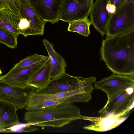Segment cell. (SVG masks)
Segmentation results:
<instances>
[{
  "instance_id": "7402d4cb",
  "label": "cell",
  "mask_w": 134,
  "mask_h": 134,
  "mask_svg": "<svg viewBox=\"0 0 134 134\" xmlns=\"http://www.w3.org/2000/svg\"><path fill=\"white\" fill-rule=\"evenodd\" d=\"M22 0H0V7H5L19 14Z\"/></svg>"
},
{
  "instance_id": "30bf717a",
  "label": "cell",
  "mask_w": 134,
  "mask_h": 134,
  "mask_svg": "<svg viewBox=\"0 0 134 134\" xmlns=\"http://www.w3.org/2000/svg\"><path fill=\"white\" fill-rule=\"evenodd\" d=\"M48 57L31 65L21 68L12 69L4 75L0 77V80L10 85L24 88L33 75L47 61Z\"/></svg>"
},
{
  "instance_id": "4fadbf2b",
  "label": "cell",
  "mask_w": 134,
  "mask_h": 134,
  "mask_svg": "<svg viewBox=\"0 0 134 134\" xmlns=\"http://www.w3.org/2000/svg\"><path fill=\"white\" fill-rule=\"evenodd\" d=\"M109 0H96L90 13L91 24L103 36L106 35L110 16L106 9Z\"/></svg>"
},
{
  "instance_id": "ac0fdd59",
  "label": "cell",
  "mask_w": 134,
  "mask_h": 134,
  "mask_svg": "<svg viewBox=\"0 0 134 134\" xmlns=\"http://www.w3.org/2000/svg\"><path fill=\"white\" fill-rule=\"evenodd\" d=\"M68 23V30L69 31L77 32L86 37L90 34V26L91 24L88 17Z\"/></svg>"
},
{
  "instance_id": "d6986e66",
  "label": "cell",
  "mask_w": 134,
  "mask_h": 134,
  "mask_svg": "<svg viewBox=\"0 0 134 134\" xmlns=\"http://www.w3.org/2000/svg\"><path fill=\"white\" fill-rule=\"evenodd\" d=\"M18 37L14 33L0 26V43L14 49L17 46Z\"/></svg>"
},
{
  "instance_id": "44dd1931",
  "label": "cell",
  "mask_w": 134,
  "mask_h": 134,
  "mask_svg": "<svg viewBox=\"0 0 134 134\" xmlns=\"http://www.w3.org/2000/svg\"><path fill=\"white\" fill-rule=\"evenodd\" d=\"M38 130L33 127L31 124L27 122L22 123L20 122L11 126L0 130V132H26L34 131Z\"/></svg>"
},
{
  "instance_id": "d4e9b609",
  "label": "cell",
  "mask_w": 134,
  "mask_h": 134,
  "mask_svg": "<svg viewBox=\"0 0 134 134\" xmlns=\"http://www.w3.org/2000/svg\"><path fill=\"white\" fill-rule=\"evenodd\" d=\"M2 71L1 69H0V76L1 75V74H2Z\"/></svg>"
},
{
  "instance_id": "8992f818",
  "label": "cell",
  "mask_w": 134,
  "mask_h": 134,
  "mask_svg": "<svg viewBox=\"0 0 134 134\" xmlns=\"http://www.w3.org/2000/svg\"><path fill=\"white\" fill-rule=\"evenodd\" d=\"M134 29V1L129 0L119 11L110 15L106 37L114 36Z\"/></svg>"
},
{
  "instance_id": "6da1fadb",
  "label": "cell",
  "mask_w": 134,
  "mask_h": 134,
  "mask_svg": "<svg viewBox=\"0 0 134 134\" xmlns=\"http://www.w3.org/2000/svg\"><path fill=\"white\" fill-rule=\"evenodd\" d=\"M101 59L113 74L134 75V29L106 37L100 50Z\"/></svg>"
},
{
  "instance_id": "5bb4252c",
  "label": "cell",
  "mask_w": 134,
  "mask_h": 134,
  "mask_svg": "<svg viewBox=\"0 0 134 134\" xmlns=\"http://www.w3.org/2000/svg\"><path fill=\"white\" fill-rule=\"evenodd\" d=\"M43 43L48 52L50 63L51 79H53L65 72L67 64L64 59L54 50L53 44L46 39L43 40Z\"/></svg>"
},
{
  "instance_id": "9a60e30c",
  "label": "cell",
  "mask_w": 134,
  "mask_h": 134,
  "mask_svg": "<svg viewBox=\"0 0 134 134\" xmlns=\"http://www.w3.org/2000/svg\"><path fill=\"white\" fill-rule=\"evenodd\" d=\"M14 105L0 101V130L19 122Z\"/></svg>"
},
{
  "instance_id": "3957f363",
  "label": "cell",
  "mask_w": 134,
  "mask_h": 134,
  "mask_svg": "<svg viewBox=\"0 0 134 134\" xmlns=\"http://www.w3.org/2000/svg\"><path fill=\"white\" fill-rule=\"evenodd\" d=\"M91 86L69 91L46 94L35 92L31 95L25 107L27 111L75 102L86 103L92 99Z\"/></svg>"
},
{
  "instance_id": "cb8c5ba5",
  "label": "cell",
  "mask_w": 134,
  "mask_h": 134,
  "mask_svg": "<svg viewBox=\"0 0 134 134\" xmlns=\"http://www.w3.org/2000/svg\"><path fill=\"white\" fill-rule=\"evenodd\" d=\"M106 9L110 15L113 14L115 12L116 9L115 6L109 2L107 5Z\"/></svg>"
},
{
  "instance_id": "277c9868",
  "label": "cell",
  "mask_w": 134,
  "mask_h": 134,
  "mask_svg": "<svg viewBox=\"0 0 134 134\" xmlns=\"http://www.w3.org/2000/svg\"><path fill=\"white\" fill-rule=\"evenodd\" d=\"M96 81L94 76L87 77L71 76L65 72L51 79L43 88L35 90V92L46 94L65 92L92 86Z\"/></svg>"
},
{
  "instance_id": "9c48e42d",
  "label": "cell",
  "mask_w": 134,
  "mask_h": 134,
  "mask_svg": "<svg viewBox=\"0 0 134 134\" xmlns=\"http://www.w3.org/2000/svg\"><path fill=\"white\" fill-rule=\"evenodd\" d=\"M93 0H63L59 20L68 23L88 17Z\"/></svg>"
},
{
  "instance_id": "7c38bea8",
  "label": "cell",
  "mask_w": 134,
  "mask_h": 134,
  "mask_svg": "<svg viewBox=\"0 0 134 134\" xmlns=\"http://www.w3.org/2000/svg\"><path fill=\"white\" fill-rule=\"evenodd\" d=\"M63 0H29L40 18L52 24L58 23Z\"/></svg>"
},
{
  "instance_id": "e0dca14e",
  "label": "cell",
  "mask_w": 134,
  "mask_h": 134,
  "mask_svg": "<svg viewBox=\"0 0 134 134\" xmlns=\"http://www.w3.org/2000/svg\"><path fill=\"white\" fill-rule=\"evenodd\" d=\"M51 66L49 59L33 75L28 81L27 85L35 90L43 88L47 85L51 79Z\"/></svg>"
},
{
  "instance_id": "5b68a950",
  "label": "cell",
  "mask_w": 134,
  "mask_h": 134,
  "mask_svg": "<svg viewBox=\"0 0 134 134\" xmlns=\"http://www.w3.org/2000/svg\"><path fill=\"white\" fill-rule=\"evenodd\" d=\"M134 88H128L108 99L99 111L100 116L121 118L128 114L134 106Z\"/></svg>"
},
{
  "instance_id": "ba28073f",
  "label": "cell",
  "mask_w": 134,
  "mask_h": 134,
  "mask_svg": "<svg viewBox=\"0 0 134 134\" xmlns=\"http://www.w3.org/2000/svg\"><path fill=\"white\" fill-rule=\"evenodd\" d=\"M35 88L27 86L21 88L0 80V101L11 104L17 110L24 108Z\"/></svg>"
},
{
  "instance_id": "7a4b0ae2",
  "label": "cell",
  "mask_w": 134,
  "mask_h": 134,
  "mask_svg": "<svg viewBox=\"0 0 134 134\" xmlns=\"http://www.w3.org/2000/svg\"><path fill=\"white\" fill-rule=\"evenodd\" d=\"M83 116L79 107L72 103L27 111L24 119L35 126L60 128L83 120Z\"/></svg>"
},
{
  "instance_id": "ffe728a7",
  "label": "cell",
  "mask_w": 134,
  "mask_h": 134,
  "mask_svg": "<svg viewBox=\"0 0 134 134\" xmlns=\"http://www.w3.org/2000/svg\"><path fill=\"white\" fill-rule=\"evenodd\" d=\"M48 56L34 54L28 56L14 65L12 69L28 66L38 63L47 58Z\"/></svg>"
},
{
  "instance_id": "603a6c76",
  "label": "cell",
  "mask_w": 134,
  "mask_h": 134,
  "mask_svg": "<svg viewBox=\"0 0 134 134\" xmlns=\"http://www.w3.org/2000/svg\"><path fill=\"white\" fill-rule=\"evenodd\" d=\"M129 0H109L108 2L116 7L115 13L121 9Z\"/></svg>"
},
{
  "instance_id": "2e32d148",
  "label": "cell",
  "mask_w": 134,
  "mask_h": 134,
  "mask_svg": "<svg viewBox=\"0 0 134 134\" xmlns=\"http://www.w3.org/2000/svg\"><path fill=\"white\" fill-rule=\"evenodd\" d=\"M21 18L19 14L5 7H0V26L14 33L20 35L18 25Z\"/></svg>"
},
{
  "instance_id": "52a82bcc",
  "label": "cell",
  "mask_w": 134,
  "mask_h": 134,
  "mask_svg": "<svg viewBox=\"0 0 134 134\" xmlns=\"http://www.w3.org/2000/svg\"><path fill=\"white\" fill-rule=\"evenodd\" d=\"M94 84V88L103 91L108 99L128 88H134V75L113 74Z\"/></svg>"
},
{
  "instance_id": "8fae6325",
  "label": "cell",
  "mask_w": 134,
  "mask_h": 134,
  "mask_svg": "<svg viewBox=\"0 0 134 134\" xmlns=\"http://www.w3.org/2000/svg\"><path fill=\"white\" fill-rule=\"evenodd\" d=\"M21 19L18 25L20 35L26 37L32 35H43L44 24L35 11L27 8L20 13Z\"/></svg>"
}]
</instances>
